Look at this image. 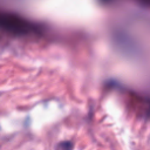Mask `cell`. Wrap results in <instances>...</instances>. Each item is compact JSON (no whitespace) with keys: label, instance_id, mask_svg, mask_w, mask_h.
Here are the masks:
<instances>
[{"label":"cell","instance_id":"cell-2","mask_svg":"<svg viewBox=\"0 0 150 150\" xmlns=\"http://www.w3.org/2000/svg\"><path fill=\"white\" fill-rule=\"evenodd\" d=\"M71 146H73V145H71L70 143H69V144H68V143H62V144H59V148H71Z\"/></svg>","mask_w":150,"mask_h":150},{"label":"cell","instance_id":"cell-1","mask_svg":"<svg viewBox=\"0 0 150 150\" xmlns=\"http://www.w3.org/2000/svg\"><path fill=\"white\" fill-rule=\"evenodd\" d=\"M0 32L11 35H28L36 32V26L18 15L0 12Z\"/></svg>","mask_w":150,"mask_h":150}]
</instances>
